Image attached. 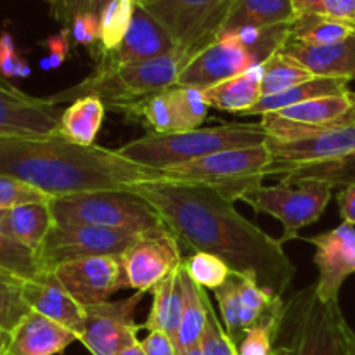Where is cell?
I'll return each instance as SVG.
<instances>
[{"label":"cell","mask_w":355,"mask_h":355,"mask_svg":"<svg viewBox=\"0 0 355 355\" xmlns=\"http://www.w3.org/2000/svg\"><path fill=\"white\" fill-rule=\"evenodd\" d=\"M322 3L328 16L355 24V0H322Z\"/></svg>","instance_id":"cell-49"},{"label":"cell","mask_w":355,"mask_h":355,"mask_svg":"<svg viewBox=\"0 0 355 355\" xmlns=\"http://www.w3.org/2000/svg\"><path fill=\"white\" fill-rule=\"evenodd\" d=\"M141 347L146 355H179L170 336L158 329L149 331L148 336L141 342Z\"/></svg>","instance_id":"cell-47"},{"label":"cell","mask_w":355,"mask_h":355,"mask_svg":"<svg viewBox=\"0 0 355 355\" xmlns=\"http://www.w3.org/2000/svg\"><path fill=\"white\" fill-rule=\"evenodd\" d=\"M284 318H272L260 324L252 326L236 340L238 355H274V340L279 335Z\"/></svg>","instance_id":"cell-40"},{"label":"cell","mask_w":355,"mask_h":355,"mask_svg":"<svg viewBox=\"0 0 355 355\" xmlns=\"http://www.w3.org/2000/svg\"><path fill=\"white\" fill-rule=\"evenodd\" d=\"M106 111L103 101L94 96L73 101L62 111L58 135H61L71 144L83 146V148L94 146Z\"/></svg>","instance_id":"cell-27"},{"label":"cell","mask_w":355,"mask_h":355,"mask_svg":"<svg viewBox=\"0 0 355 355\" xmlns=\"http://www.w3.org/2000/svg\"><path fill=\"white\" fill-rule=\"evenodd\" d=\"M252 52L234 33H222L187 61L177 78V87L208 89L257 66Z\"/></svg>","instance_id":"cell-15"},{"label":"cell","mask_w":355,"mask_h":355,"mask_svg":"<svg viewBox=\"0 0 355 355\" xmlns=\"http://www.w3.org/2000/svg\"><path fill=\"white\" fill-rule=\"evenodd\" d=\"M293 318L290 355H342L347 321L338 304H324L314 286L300 291L290 307Z\"/></svg>","instance_id":"cell-9"},{"label":"cell","mask_w":355,"mask_h":355,"mask_svg":"<svg viewBox=\"0 0 355 355\" xmlns=\"http://www.w3.org/2000/svg\"><path fill=\"white\" fill-rule=\"evenodd\" d=\"M69 33H71V40L75 45H82L87 47L96 59V55L101 51V26L99 17L94 12H83L73 19L71 26H69Z\"/></svg>","instance_id":"cell-43"},{"label":"cell","mask_w":355,"mask_h":355,"mask_svg":"<svg viewBox=\"0 0 355 355\" xmlns=\"http://www.w3.org/2000/svg\"><path fill=\"white\" fill-rule=\"evenodd\" d=\"M9 355H55L78 336L71 329L31 311L14 329Z\"/></svg>","instance_id":"cell-23"},{"label":"cell","mask_w":355,"mask_h":355,"mask_svg":"<svg viewBox=\"0 0 355 355\" xmlns=\"http://www.w3.org/2000/svg\"><path fill=\"white\" fill-rule=\"evenodd\" d=\"M345 349L350 355H355V333L349 324L345 328Z\"/></svg>","instance_id":"cell-52"},{"label":"cell","mask_w":355,"mask_h":355,"mask_svg":"<svg viewBox=\"0 0 355 355\" xmlns=\"http://www.w3.org/2000/svg\"><path fill=\"white\" fill-rule=\"evenodd\" d=\"M44 47L47 49V55L40 61V68L45 69V71L59 68L69 58V47H71L69 28H62L59 33L49 37L44 42Z\"/></svg>","instance_id":"cell-45"},{"label":"cell","mask_w":355,"mask_h":355,"mask_svg":"<svg viewBox=\"0 0 355 355\" xmlns=\"http://www.w3.org/2000/svg\"><path fill=\"white\" fill-rule=\"evenodd\" d=\"M120 355H146V354H144V350H142L141 342H137V343H135V345H132V347H128V349H125Z\"/></svg>","instance_id":"cell-54"},{"label":"cell","mask_w":355,"mask_h":355,"mask_svg":"<svg viewBox=\"0 0 355 355\" xmlns=\"http://www.w3.org/2000/svg\"><path fill=\"white\" fill-rule=\"evenodd\" d=\"M304 239L315 248L314 263L319 270L315 295L324 304H338L343 283L355 272V227L343 222L331 231Z\"/></svg>","instance_id":"cell-19"},{"label":"cell","mask_w":355,"mask_h":355,"mask_svg":"<svg viewBox=\"0 0 355 355\" xmlns=\"http://www.w3.org/2000/svg\"><path fill=\"white\" fill-rule=\"evenodd\" d=\"M336 201H338L340 217L343 218L345 224L355 227V184L340 187L338 194H336Z\"/></svg>","instance_id":"cell-48"},{"label":"cell","mask_w":355,"mask_h":355,"mask_svg":"<svg viewBox=\"0 0 355 355\" xmlns=\"http://www.w3.org/2000/svg\"><path fill=\"white\" fill-rule=\"evenodd\" d=\"M347 328V326H345ZM342 355H350L349 352H347V349H345V333H343V354Z\"/></svg>","instance_id":"cell-57"},{"label":"cell","mask_w":355,"mask_h":355,"mask_svg":"<svg viewBox=\"0 0 355 355\" xmlns=\"http://www.w3.org/2000/svg\"><path fill=\"white\" fill-rule=\"evenodd\" d=\"M267 148L270 151V163L266 175L283 177L293 170L342 158L352 153L355 149V127L305 135L290 141L269 137Z\"/></svg>","instance_id":"cell-18"},{"label":"cell","mask_w":355,"mask_h":355,"mask_svg":"<svg viewBox=\"0 0 355 355\" xmlns=\"http://www.w3.org/2000/svg\"><path fill=\"white\" fill-rule=\"evenodd\" d=\"M168 97L175 116L177 132L194 130L201 127L210 110L203 97V90L175 85L168 89Z\"/></svg>","instance_id":"cell-36"},{"label":"cell","mask_w":355,"mask_h":355,"mask_svg":"<svg viewBox=\"0 0 355 355\" xmlns=\"http://www.w3.org/2000/svg\"><path fill=\"white\" fill-rule=\"evenodd\" d=\"M203 291V288L198 286L182 267L184 307L179 329V355H184L186 350L200 345L201 338H203L205 324H207Z\"/></svg>","instance_id":"cell-32"},{"label":"cell","mask_w":355,"mask_h":355,"mask_svg":"<svg viewBox=\"0 0 355 355\" xmlns=\"http://www.w3.org/2000/svg\"><path fill=\"white\" fill-rule=\"evenodd\" d=\"M191 55L214 42L236 0H137Z\"/></svg>","instance_id":"cell-8"},{"label":"cell","mask_w":355,"mask_h":355,"mask_svg":"<svg viewBox=\"0 0 355 355\" xmlns=\"http://www.w3.org/2000/svg\"><path fill=\"white\" fill-rule=\"evenodd\" d=\"M62 111L49 97L30 96L0 76V137L58 135Z\"/></svg>","instance_id":"cell-16"},{"label":"cell","mask_w":355,"mask_h":355,"mask_svg":"<svg viewBox=\"0 0 355 355\" xmlns=\"http://www.w3.org/2000/svg\"><path fill=\"white\" fill-rule=\"evenodd\" d=\"M203 300L205 309H207V324H205L203 338L200 343L201 352L203 355H238L236 343L225 331L210 297L207 295V290L203 291Z\"/></svg>","instance_id":"cell-41"},{"label":"cell","mask_w":355,"mask_h":355,"mask_svg":"<svg viewBox=\"0 0 355 355\" xmlns=\"http://www.w3.org/2000/svg\"><path fill=\"white\" fill-rule=\"evenodd\" d=\"M110 2H111V0H92V12L96 14L97 17H99L104 7H106Z\"/></svg>","instance_id":"cell-53"},{"label":"cell","mask_w":355,"mask_h":355,"mask_svg":"<svg viewBox=\"0 0 355 355\" xmlns=\"http://www.w3.org/2000/svg\"><path fill=\"white\" fill-rule=\"evenodd\" d=\"M260 123L267 135L277 141L355 127V92L349 90L336 96L318 97L286 110L267 113Z\"/></svg>","instance_id":"cell-10"},{"label":"cell","mask_w":355,"mask_h":355,"mask_svg":"<svg viewBox=\"0 0 355 355\" xmlns=\"http://www.w3.org/2000/svg\"><path fill=\"white\" fill-rule=\"evenodd\" d=\"M31 73L30 64L17 52L10 33H0V76L3 78H26Z\"/></svg>","instance_id":"cell-44"},{"label":"cell","mask_w":355,"mask_h":355,"mask_svg":"<svg viewBox=\"0 0 355 355\" xmlns=\"http://www.w3.org/2000/svg\"><path fill=\"white\" fill-rule=\"evenodd\" d=\"M355 35V24L328 14H304L290 26L288 38L307 45H329Z\"/></svg>","instance_id":"cell-31"},{"label":"cell","mask_w":355,"mask_h":355,"mask_svg":"<svg viewBox=\"0 0 355 355\" xmlns=\"http://www.w3.org/2000/svg\"><path fill=\"white\" fill-rule=\"evenodd\" d=\"M281 180L298 182V180H321L331 184L333 187H345L355 184V149L342 158L329 159V162L315 163L304 166L283 175Z\"/></svg>","instance_id":"cell-35"},{"label":"cell","mask_w":355,"mask_h":355,"mask_svg":"<svg viewBox=\"0 0 355 355\" xmlns=\"http://www.w3.org/2000/svg\"><path fill=\"white\" fill-rule=\"evenodd\" d=\"M298 16L304 14H326L322 0H291Z\"/></svg>","instance_id":"cell-50"},{"label":"cell","mask_w":355,"mask_h":355,"mask_svg":"<svg viewBox=\"0 0 355 355\" xmlns=\"http://www.w3.org/2000/svg\"><path fill=\"white\" fill-rule=\"evenodd\" d=\"M137 0H111L99 16L101 51H113L127 35ZM97 58V55H96Z\"/></svg>","instance_id":"cell-37"},{"label":"cell","mask_w":355,"mask_h":355,"mask_svg":"<svg viewBox=\"0 0 355 355\" xmlns=\"http://www.w3.org/2000/svg\"><path fill=\"white\" fill-rule=\"evenodd\" d=\"M10 340H12V335L0 328V355H9Z\"/></svg>","instance_id":"cell-51"},{"label":"cell","mask_w":355,"mask_h":355,"mask_svg":"<svg viewBox=\"0 0 355 355\" xmlns=\"http://www.w3.org/2000/svg\"><path fill=\"white\" fill-rule=\"evenodd\" d=\"M23 297L31 311L71 329L76 336H80L85 311L62 288L52 270H45L33 281H24Z\"/></svg>","instance_id":"cell-21"},{"label":"cell","mask_w":355,"mask_h":355,"mask_svg":"<svg viewBox=\"0 0 355 355\" xmlns=\"http://www.w3.org/2000/svg\"><path fill=\"white\" fill-rule=\"evenodd\" d=\"M260 68H262V97L281 94L314 78L307 68L281 51L274 52L266 61L260 62Z\"/></svg>","instance_id":"cell-33"},{"label":"cell","mask_w":355,"mask_h":355,"mask_svg":"<svg viewBox=\"0 0 355 355\" xmlns=\"http://www.w3.org/2000/svg\"><path fill=\"white\" fill-rule=\"evenodd\" d=\"M146 293L135 291L128 298L83 307L85 319L78 340L92 355H120L139 342L142 324L135 322V312Z\"/></svg>","instance_id":"cell-12"},{"label":"cell","mask_w":355,"mask_h":355,"mask_svg":"<svg viewBox=\"0 0 355 355\" xmlns=\"http://www.w3.org/2000/svg\"><path fill=\"white\" fill-rule=\"evenodd\" d=\"M0 270L12 274L23 281H33L45 272L38 253L14 239L3 229L2 222H0Z\"/></svg>","instance_id":"cell-34"},{"label":"cell","mask_w":355,"mask_h":355,"mask_svg":"<svg viewBox=\"0 0 355 355\" xmlns=\"http://www.w3.org/2000/svg\"><path fill=\"white\" fill-rule=\"evenodd\" d=\"M274 355H290V349L288 347H276V354Z\"/></svg>","instance_id":"cell-56"},{"label":"cell","mask_w":355,"mask_h":355,"mask_svg":"<svg viewBox=\"0 0 355 355\" xmlns=\"http://www.w3.org/2000/svg\"><path fill=\"white\" fill-rule=\"evenodd\" d=\"M179 49L172 35L162 26L155 16L137 2L127 35L113 51H103L96 58V68L111 69L118 66L151 61L172 54Z\"/></svg>","instance_id":"cell-20"},{"label":"cell","mask_w":355,"mask_h":355,"mask_svg":"<svg viewBox=\"0 0 355 355\" xmlns=\"http://www.w3.org/2000/svg\"><path fill=\"white\" fill-rule=\"evenodd\" d=\"M24 281L0 270V328L12 333L31 312L23 297Z\"/></svg>","instance_id":"cell-38"},{"label":"cell","mask_w":355,"mask_h":355,"mask_svg":"<svg viewBox=\"0 0 355 355\" xmlns=\"http://www.w3.org/2000/svg\"><path fill=\"white\" fill-rule=\"evenodd\" d=\"M269 135L262 123H222L170 134H148L116 149L120 156L148 168H170L214 153L266 144Z\"/></svg>","instance_id":"cell-3"},{"label":"cell","mask_w":355,"mask_h":355,"mask_svg":"<svg viewBox=\"0 0 355 355\" xmlns=\"http://www.w3.org/2000/svg\"><path fill=\"white\" fill-rule=\"evenodd\" d=\"M128 189L162 215L180 246L218 257L232 274L250 277L274 297L290 288L297 269L279 239L246 220L217 189L165 179Z\"/></svg>","instance_id":"cell-1"},{"label":"cell","mask_w":355,"mask_h":355,"mask_svg":"<svg viewBox=\"0 0 355 355\" xmlns=\"http://www.w3.org/2000/svg\"><path fill=\"white\" fill-rule=\"evenodd\" d=\"M281 52L300 62L314 76L355 80V35L329 45H307L288 38Z\"/></svg>","instance_id":"cell-22"},{"label":"cell","mask_w":355,"mask_h":355,"mask_svg":"<svg viewBox=\"0 0 355 355\" xmlns=\"http://www.w3.org/2000/svg\"><path fill=\"white\" fill-rule=\"evenodd\" d=\"M51 7V14L62 28L71 26L78 14L92 12V0H45Z\"/></svg>","instance_id":"cell-46"},{"label":"cell","mask_w":355,"mask_h":355,"mask_svg":"<svg viewBox=\"0 0 355 355\" xmlns=\"http://www.w3.org/2000/svg\"><path fill=\"white\" fill-rule=\"evenodd\" d=\"M182 267L194 283L203 290H217L231 277V269L218 257L210 253L194 252L193 255L182 260Z\"/></svg>","instance_id":"cell-39"},{"label":"cell","mask_w":355,"mask_h":355,"mask_svg":"<svg viewBox=\"0 0 355 355\" xmlns=\"http://www.w3.org/2000/svg\"><path fill=\"white\" fill-rule=\"evenodd\" d=\"M153 304L148 319L142 328L148 331L166 333L179 352V329L182 319L184 293H182V266L166 276L158 286L153 288Z\"/></svg>","instance_id":"cell-24"},{"label":"cell","mask_w":355,"mask_h":355,"mask_svg":"<svg viewBox=\"0 0 355 355\" xmlns=\"http://www.w3.org/2000/svg\"><path fill=\"white\" fill-rule=\"evenodd\" d=\"M139 232L97 227L87 224H55L38 250L44 270H54L61 263L101 255L121 257L139 238Z\"/></svg>","instance_id":"cell-11"},{"label":"cell","mask_w":355,"mask_h":355,"mask_svg":"<svg viewBox=\"0 0 355 355\" xmlns=\"http://www.w3.org/2000/svg\"><path fill=\"white\" fill-rule=\"evenodd\" d=\"M121 259L127 288L148 293L166 276L182 266V253L175 236L165 231L144 232L139 236Z\"/></svg>","instance_id":"cell-14"},{"label":"cell","mask_w":355,"mask_h":355,"mask_svg":"<svg viewBox=\"0 0 355 355\" xmlns=\"http://www.w3.org/2000/svg\"><path fill=\"white\" fill-rule=\"evenodd\" d=\"M270 163L266 144L214 153L182 165L163 168V179L217 189L234 203L246 189L262 184Z\"/></svg>","instance_id":"cell-6"},{"label":"cell","mask_w":355,"mask_h":355,"mask_svg":"<svg viewBox=\"0 0 355 355\" xmlns=\"http://www.w3.org/2000/svg\"><path fill=\"white\" fill-rule=\"evenodd\" d=\"M203 97L210 107L241 116L262 99V68L257 64L234 78L208 87Z\"/></svg>","instance_id":"cell-25"},{"label":"cell","mask_w":355,"mask_h":355,"mask_svg":"<svg viewBox=\"0 0 355 355\" xmlns=\"http://www.w3.org/2000/svg\"><path fill=\"white\" fill-rule=\"evenodd\" d=\"M297 19L298 12L291 0H236L220 35L245 26H290Z\"/></svg>","instance_id":"cell-26"},{"label":"cell","mask_w":355,"mask_h":355,"mask_svg":"<svg viewBox=\"0 0 355 355\" xmlns=\"http://www.w3.org/2000/svg\"><path fill=\"white\" fill-rule=\"evenodd\" d=\"M2 225L21 245L38 253L54 225V217L49 203H26L7 210Z\"/></svg>","instance_id":"cell-28"},{"label":"cell","mask_w":355,"mask_h":355,"mask_svg":"<svg viewBox=\"0 0 355 355\" xmlns=\"http://www.w3.org/2000/svg\"><path fill=\"white\" fill-rule=\"evenodd\" d=\"M110 111L123 114L125 120L139 123L148 128L151 134H170L177 132L175 116H173L172 103H170L168 90L141 97L137 101L118 104Z\"/></svg>","instance_id":"cell-30"},{"label":"cell","mask_w":355,"mask_h":355,"mask_svg":"<svg viewBox=\"0 0 355 355\" xmlns=\"http://www.w3.org/2000/svg\"><path fill=\"white\" fill-rule=\"evenodd\" d=\"M52 272L82 307L104 304L121 288H127L121 259L116 255L69 260Z\"/></svg>","instance_id":"cell-17"},{"label":"cell","mask_w":355,"mask_h":355,"mask_svg":"<svg viewBox=\"0 0 355 355\" xmlns=\"http://www.w3.org/2000/svg\"><path fill=\"white\" fill-rule=\"evenodd\" d=\"M0 175L37 187L51 198L104 189H128L162 180L163 170L137 165L103 146H76L61 135L0 137Z\"/></svg>","instance_id":"cell-2"},{"label":"cell","mask_w":355,"mask_h":355,"mask_svg":"<svg viewBox=\"0 0 355 355\" xmlns=\"http://www.w3.org/2000/svg\"><path fill=\"white\" fill-rule=\"evenodd\" d=\"M52 198L37 187L12 177L0 175V210H10L26 203H49Z\"/></svg>","instance_id":"cell-42"},{"label":"cell","mask_w":355,"mask_h":355,"mask_svg":"<svg viewBox=\"0 0 355 355\" xmlns=\"http://www.w3.org/2000/svg\"><path fill=\"white\" fill-rule=\"evenodd\" d=\"M335 187L321 180H281L277 186H253L239 196L257 214H266L283 224L279 243L298 238V231L315 224L329 205Z\"/></svg>","instance_id":"cell-7"},{"label":"cell","mask_w":355,"mask_h":355,"mask_svg":"<svg viewBox=\"0 0 355 355\" xmlns=\"http://www.w3.org/2000/svg\"><path fill=\"white\" fill-rule=\"evenodd\" d=\"M6 214H7V210H0V222H2L3 218H6Z\"/></svg>","instance_id":"cell-58"},{"label":"cell","mask_w":355,"mask_h":355,"mask_svg":"<svg viewBox=\"0 0 355 355\" xmlns=\"http://www.w3.org/2000/svg\"><path fill=\"white\" fill-rule=\"evenodd\" d=\"M191 58L193 55L189 52L177 49L172 54L162 55L151 61L118 66L111 69L94 68V71L82 82L61 92L52 94L49 99L61 106V104L73 103L82 97L94 96L103 101L106 110H111L118 104L137 101L141 97L175 87L179 73Z\"/></svg>","instance_id":"cell-4"},{"label":"cell","mask_w":355,"mask_h":355,"mask_svg":"<svg viewBox=\"0 0 355 355\" xmlns=\"http://www.w3.org/2000/svg\"><path fill=\"white\" fill-rule=\"evenodd\" d=\"M184 355H203V352H201V347L198 345V347H193V349L186 350Z\"/></svg>","instance_id":"cell-55"},{"label":"cell","mask_w":355,"mask_h":355,"mask_svg":"<svg viewBox=\"0 0 355 355\" xmlns=\"http://www.w3.org/2000/svg\"><path fill=\"white\" fill-rule=\"evenodd\" d=\"M349 83L347 80L340 78H326V76H314L309 82L302 85L293 87L290 90H284L274 96H263L252 110L245 111L241 116H263L267 113L286 110V107L297 106V104L305 103V101L318 99L324 96H336V94L349 92Z\"/></svg>","instance_id":"cell-29"},{"label":"cell","mask_w":355,"mask_h":355,"mask_svg":"<svg viewBox=\"0 0 355 355\" xmlns=\"http://www.w3.org/2000/svg\"><path fill=\"white\" fill-rule=\"evenodd\" d=\"M220 307V319L232 342L252 326L272 318H286L283 298L262 290L253 279L231 274L220 288L214 291Z\"/></svg>","instance_id":"cell-13"},{"label":"cell","mask_w":355,"mask_h":355,"mask_svg":"<svg viewBox=\"0 0 355 355\" xmlns=\"http://www.w3.org/2000/svg\"><path fill=\"white\" fill-rule=\"evenodd\" d=\"M55 224H87L144 234L165 231L162 215L130 189H104L52 198Z\"/></svg>","instance_id":"cell-5"}]
</instances>
